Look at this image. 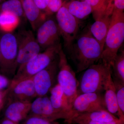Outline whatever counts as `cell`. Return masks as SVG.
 I'll return each instance as SVG.
<instances>
[{
	"instance_id": "6da1fadb",
	"label": "cell",
	"mask_w": 124,
	"mask_h": 124,
	"mask_svg": "<svg viewBox=\"0 0 124 124\" xmlns=\"http://www.w3.org/2000/svg\"><path fill=\"white\" fill-rule=\"evenodd\" d=\"M75 40L68 53L79 72L100 60L103 48L92 35L89 27L78 35Z\"/></svg>"
},
{
	"instance_id": "7a4b0ae2",
	"label": "cell",
	"mask_w": 124,
	"mask_h": 124,
	"mask_svg": "<svg viewBox=\"0 0 124 124\" xmlns=\"http://www.w3.org/2000/svg\"><path fill=\"white\" fill-rule=\"evenodd\" d=\"M124 40V11L113 8L110 24L100 59L101 62L111 69L115 58Z\"/></svg>"
},
{
	"instance_id": "3957f363",
	"label": "cell",
	"mask_w": 124,
	"mask_h": 124,
	"mask_svg": "<svg viewBox=\"0 0 124 124\" xmlns=\"http://www.w3.org/2000/svg\"><path fill=\"white\" fill-rule=\"evenodd\" d=\"M62 48L61 44L49 47L19 67L7 89L10 88L20 81L33 77L46 68L58 57Z\"/></svg>"
},
{
	"instance_id": "277c9868",
	"label": "cell",
	"mask_w": 124,
	"mask_h": 124,
	"mask_svg": "<svg viewBox=\"0 0 124 124\" xmlns=\"http://www.w3.org/2000/svg\"><path fill=\"white\" fill-rule=\"evenodd\" d=\"M111 73V69L101 62L90 66L85 70L78 81V95L85 93H102Z\"/></svg>"
},
{
	"instance_id": "5b68a950",
	"label": "cell",
	"mask_w": 124,
	"mask_h": 124,
	"mask_svg": "<svg viewBox=\"0 0 124 124\" xmlns=\"http://www.w3.org/2000/svg\"><path fill=\"white\" fill-rule=\"evenodd\" d=\"M58 72L57 84L66 96L70 106L72 108L73 102L78 96L79 82L76 74L70 66L66 55L62 48L59 52Z\"/></svg>"
},
{
	"instance_id": "8992f818",
	"label": "cell",
	"mask_w": 124,
	"mask_h": 124,
	"mask_svg": "<svg viewBox=\"0 0 124 124\" xmlns=\"http://www.w3.org/2000/svg\"><path fill=\"white\" fill-rule=\"evenodd\" d=\"M0 70L4 75L14 76L17 70L18 42L16 36L6 33L0 40Z\"/></svg>"
},
{
	"instance_id": "52a82bcc",
	"label": "cell",
	"mask_w": 124,
	"mask_h": 124,
	"mask_svg": "<svg viewBox=\"0 0 124 124\" xmlns=\"http://www.w3.org/2000/svg\"><path fill=\"white\" fill-rule=\"evenodd\" d=\"M55 19L64 47L69 52L78 35L79 20L69 13L64 4L56 13Z\"/></svg>"
},
{
	"instance_id": "ba28073f",
	"label": "cell",
	"mask_w": 124,
	"mask_h": 124,
	"mask_svg": "<svg viewBox=\"0 0 124 124\" xmlns=\"http://www.w3.org/2000/svg\"><path fill=\"white\" fill-rule=\"evenodd\" d=\"M16 37L18 42L17 70L40 53L41 50L32 31L22 30Z\"/></svg>"
},
{
	"instance_id": "9c48e42d",
	"label": "cell",
	"mask_w": 124,
	"mask_h": 124,
	"mask_svg": "<svg viewBox=\"0 0 124 124\" xmlns=\"http://www.w3.org/2000/svg\"><path fill=\"white\" fill-rule=\"evenodd\" d=\"M58 57L46 68L32 77L37 97L46 96L52 88L57 84Z\"/></svg>"
},
{
	"instance_id": "30bf717a",
	"label": "cell",
	"mask_w": 124,
	"mask_h": 124,
	"mask_svg": "<svg viewBox=\"0 0 124 124\" xmlns=\"http://www.w3.org/2000/svg\"><path fill=\"white\" fill-rule=\"evenodd\" d=\"M98 111H108L104 94L100 93L81 94L78 95L73 102L72 117L79 113Z\"/></svg>"
},
{
	"instance_id": "8fae6325",
	"label": "cell",
	"mask_w": 124,
	"mask_h": 124,
	"mask_svg": "<svg viewBox=\"0 0 124 124\" xmlns=\"http://www.w3.org/2000/svg\"><path fill=\"white\" fill-rule=\"evenodd\" d=\"M36 39L41 50L60 44V35L56 19L49 16L39 28Z\"/></svg>"
},
{
	"instance_id": "7c38bea8",
	"label": "cell",
	"mask_w": 124,
	"mask_h": 124,
	"mask_svg": "<svg viewBox=\"0 0 124 124\" xmlns=\"http://www.w3.org/2000/svg\"><path fill=\"white\" fill-rule=\"evenodd\" d=\"M30 112L31 116L51 121L63 119L66 121L70 119L69 115L56 110L52 106L49 98L46 96L37 97L33 102H31Z\"/></svg>"
},
{
	"instance_id": "4fadbf2b",
	"label": "cell",
	"mask_w": 124,
	"mask_h": 124,
	"mask_svg": "<svg viewBox=\"0 0 124 124\" xmlns=\"http://www.w3.org/2000/svg\"><path fill=\"white\" fill-rule=\"evenodd\" d=\"M9 101H19L31 102L37 97L32 77L20 81L5 91Z\"/></svg>"
},
{
	"instance_id": "5bb4252c",
	"label": "cell",
	"mask_w": 124,
	"mask_h": 124,
	"mask_svg": "<svg viewBox=\"0 0 124 124\" xmlns=\"http://www.w3.org/2000/svg\"><path fill=\"white\" fill-rule=\"evenodd\" d=\"M22 4L24 17L28 20L33 31L38 28L49 16L39 8L33 0H20Z\"/></svg>"
},
{
	"instance_id": "9a60e30c",
	"label": "cell",
	"mask_w": 124,
	"mask_h": 124,
	"mask_svg": "<svg viewBox=\"0 0 124 124\" xmlns=\"http://www.w3.org/2000/svg\"><path fill=\"white\" fill-rule=\"evenodd\" d=\"M31 102L19 101L9 102L5 111L6 118L18 124L30 112Z\"/></svg>"
},
{
	"instance_id": "2e32d148",
	"label": "cell",
	"mask_w": 124,
	"mask_h": 124,
	"mask_svg": "<svg viewBox=\"0 0 124 124\" xmlns=\"http://www.w3.org/2000/svg\"><path fill=\"white\" fill-rule=\"evenodd\" d=\"M50 93V100L54 108L58 111L69 115L70 120L73 116L72 108L69 105L66 96L60 85L56 84L52 88Z\"/></svg>"
},
{
	"instance_id": "e0dca14e",
	"label": "cell",
	"mask_w": 124,
	"mask_h": 124,
	"mask_svg": "<svg viewBox=\"0 0 124 124\" xmlns=\"http://www.w3.org/2000/svg\"><path fill=\"white\" fill-rule=\"evenodd\" d=\"M89 121L94 122H110L119 120L115 116L107 111H98L79 113L74 116L67 123L78 121Z\"/></svg>"
},
{
	"instance_id": "ac0fdd59",
	"label": "cell",
	"mask_w": 124,
	"mask_h": 124,
	"mask_svg": "<svg viewBox=\"0 0 124 124\" xmlns=\"http://www.w3.org/2000/svg\"><path fill=\"white\" fill-rule=\"evenodd\" d=\"M111 16L106 15L96 20L89 27L91 34L103 48L105 39L110 24Z\"/></svg>"
},
{
	"instance_id": "d6986e66",
	"label": "cell",
	"mask_w": 124,
	"mask_h": 124,
	"mask_svg": "<svg viewBox=\"0 0 124 124\" xmlns=\"http://www.w3.org/2000/svg\"><path fill=\"white\" fill-rule=\"evenodd\" d=\"M104 100L107 110L112 115H116L119 117V109L117 103L115 88L113 84L111 74L109 76L104 89Z\"/></svg>"
},
{
	"instance_id": "ffe728a7",
	"label": "cell",
	"mask_w": 124,
	"mask_h": 124,
	"mask_svg": "<svg viewBox=\"0 0 124 124\" xmlns=\"http://www.w3.org/2000/svg\"><path fill=\"white\" fill-rule=\"evenodd\" d=\"M91 6L93 17L95 21L106 15L111 16L113 12V3L112 0H84Z\"/></svg>"
},
{
	"instance_id": "44dd1931",
	"label": "cell",
	"mask_w": 124,
	"mask_h": 124,
	"mask_svg": "<svg viewBox=\"0 0 124 124\" xmlns=\"http://www.w3.org/2000/svg\"><path fill=\"white\" fill-rule=\"evenodd\" d=\"M64 5L69 13L78 20L86 18L92 13L91 6L84 0H72L69 2H65Z\"/></svg>"
},
{
	"instance_id": "7402d4cb",
	"label": "cell",
	"mask_w": 124,
	"mask_h": 124,
	"mask_svg": "<svg viewBox=\"0 0 124 124\" xmlns=\"http://www.w3.org/2000/svg\"><path fill=\"white\" fill-rule=\"evenodd\" d=\"M20 19L8 12H0V29L6 33H11L20 23Z\"/></svg>"
},
{
	"instance_id": "603a6c76",
	"label": "cell",
	"mask_w": 124,
	"mask_h": 124,
	"mask_svg": "<svg viewBox=\"0 0 124 124\" xmlns=\"http://www.w3.org/2000/svg\"><path fill=\"white\" fill-rule=\"evenodd\" d=\"M0 12H8L20 18L24 17L20 0H7L0 4Z\"/></svg>"
},
{
	"instance_id": "cb8c5ba5",
	"label": "cell",
	"mask_w": 124,
	"mask_h": 124,
	"mask_svg": "<svg viewBox=\"0 0 124 124\" xmlns=\"http://www.w3.org/2000/svg\"><path fill=\"white\" fill-rule=\"evenodd\" d=\"M112 77L115 88L117 103L119 109L118 118L124 124V82L115 78Z\"/></svg>"
},
{
	"instance_id": "d4e9b609",
	"label": "cell",
	"mask_w": 124,
	"mask_h": 124,
	"mask_svg": "<svg viewBox=\"0 0 124 124\" xmlns=\"http://www.w3.org/2000/svg\"><path fill=\"white\" fill-rule=\"evenodd\" d=\"M112 76L124 82V51L117 53L111 67Z\"/></svg>"
},
{
	"instance_id": "484cf974",
	"label": "cell",
	"mask_w": 124,
	"mask_h": 124,
	"mask_svg": "<svg viewBox=\"0 0 124 124\" xmlns=\"http://www.w3.org/2000/svg\"><path fill=\"white\" fill-rule=\"evenodd\" d=\"M65 2L63 0H49L45 13L48 16L57 13Z\"/></svg>"
},
{
	"instance_id": "4316f807",
	"label": "cell",
	"mask_w": 124,
	"mask_h": 124,
	"mask_svg": "<svg viewBox=\"0 0 124 124\" xmlns=\"http://www.w3.org/2000/svg\"><path fill=\"white\" fill-rule=\"evenodd\" d=\"M24 124H60L58 122L55 121H51L48 120L37 117V116H31L28 117Z\"/></svg>"
},
{
	"instance_id": "83f0119b",
	"label": "cell",
	"mask_w": 124,
	"mask_h": 124,
	"mask_svg": "<svg viewBox=\"0 0 124 124\" xmlns=\"http://www.w3.org/2000/svg\"><path fill=\"white\" fill-rule=\"evenodd\" d=\"M72 124H124L120 120L110 122H94L89 121H78L71 123Z\"/></svg>"
},
{
	"instance_id": "f1b7e54d",
	"label": "cell",
	"mask_w": 124,
	"mask_h": 124,
	"mask_svg": "<svg viewBox=\"0 0 124 124\" xmlns=\"http://www.w3.org/2000/svg\"><path fill=\"white\" fill-rule=\"evenodd\" d=\"M10 82L9 79L4 75H0V90L8 88L10 84Z\"/></svg>"
},
{
	"instance_id": "f546056e",
	"label": "cell",
	"mask_w": 124,
	"mask_h": 124,
	"mask_svg": "<svg viewBox=\"0 0 124 124\" xmlns=\"http://www.w3.org/2000/svg\"><path fill=\"white\" fill-rule=\"evenodd\" d=\"M33 1L39 8L45 12L49 0H33Z\"/></svg>"
},
{
	"instance_id": "4dcf8cb0",
	"label": "cell",
	"mask_w": 124,
	"mask_h": 124,
	"mask_svg": "<svg viewBox=\"0 0 124 124\" xmlns=\"http://www.w3.org/2000/svg\"><path fill=\"white\" fill-rule=\"evenodd\" d=\"M114 8L124 11V0H112Z\"/></svg>"
},
{
	"instance_id": "1f68e13d",
	"label": "cell",
	"mask_w": 124,
	"mask_h": 124,
	"mask_svg": "<svg viewBox=\"0 0 124 124\" xmlns=\"http://www.w3.org/2000/svg\"><path fill=\"white\" fill-rule=\"evenodd\" d=\"M1 124H17L6 118L2 121Z\"/></svg>"
},
{
	"instance_id": "d6a6232c",
	"label": "cell",
	"mask_w": 124,
	"mask_h": 124,
	"mask_svg": "<svg viewBox=\"0 0 124 124\" xmlns=\"http://www.w3.org/2000/svg\"><path fill=\"white\" fill-rule=\"evenodd\" d=\"M2 95L1 94L0 92V104H1V99H2Z\"/></svg>"
},
{
	"instance_id": "836d02e7",
	"label": "cell",
	"mask_w": 124,
	"mask_h": 124,
	"mask_svg": "<svg viewBox=\"0 0 124 124\" xmlns=\"http://www.w3.org/2000/svg\"><path fill=\"white\" fill-rule=\"evenodd\" d=\"M64 1H71L72 0H64Z\"/></svg>"
},
{
	"instance_id": "e575fe53",
	"label": "cell",
	"mask_w": 124,
	"mask_h": 124,
	"mask_svg": "<svg viewBox=\"0 0 124 124\" xmlns=\"http://www.w3.org/2000/svg\"><path fill=\"white\" fill-rule=\"evenodd\" d=\"M3 0H0V2H1V1H3Z\"/></svg>"
},
{
	"instance_id": "d590c367",
	"label": "cell",
	"mask_w": 124,
	"mask_h": 124,
	"mask_svg": "<svg viewBox=\"0 0 124 124\" xmlns=\"http://www.w3.org/2000/svg\"><path fill=\"white\" fill-rule=\"evenodd\" d=\"M0 54H1V53H0Z\"/></svg>"
},
{
	"instance_id": "8d00e7d4",
	"label": "cell",
	"mask_w": 124,
	"mask_h": 124,
	"mask_svg": "<svg viewBox=\"0 0 124 124\" xmlns=\"http://www.w3.org/2000/svg\"><path fill=\"white\" fill-rule=\"evenodd\" d=\"M67 124H69V123H67Z\"/></svg>"
}]
</instances>
